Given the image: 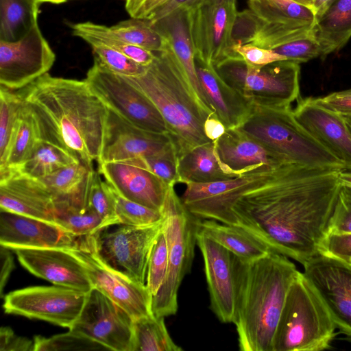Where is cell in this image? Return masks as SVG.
<instances>
[{
    "label": "cell",
    "mask_w": 351,
    "mask_h": 351,
    "mask_svg": "<svg viewBox=\"0 0 351 351\" xmlns=\"http://www.w3.org/2000/svg\"><path fill=\"white\" fill-rule=\"evenodd\" d=\"M98 171L125 198L162 211L169 186L151 171L128 160L99 164Z\"/></svg>",
    "instance_id": "obj_23"
},
{
    "label": "cell",
    "mask_w": 351,
    "mask_h": 351,
    "mask_svg": "<svg viewBox=\"0 0 351 351\" xmlns=\"http://www.w3.org/2000/svg\"><path fill=\"white\" fill-rule=\"evenodd\" d=\"M195 69L204 97L226 130L237 128L250 112L252 104L228 86L214 66L195 58Z\"/></svg>",
    "instance_id": "obj_26"
},
{
    "label": "cell",
    "mask_w": 351,
    "mask_h": 351,
    "mask_svg": "<svg viewBox=\"0 0 351 351\" xmlns=\"http://www.w3.org/2000/svg\"><path fill=\"white\" fill-rule=\"evenodd\" d=\"M20 264L34 276L54 285L88 293L93 287L81 262L62 248H16Z\"/></svg>",
    "instance_id": "obj_21"
},
{
    "label": "cell",
    "mask_w": 351,
    "mask_h": 351,
    "mask_svg": "<svg viewBox=\"0 0 351 351\" xmlns=\"http://www.w3.org/2000/svg\"><path fill=\"white\" fill-rule=\"evenodd\" d=\"M226 130L224 125L214 114L208 117L204 123V133L207 138L212 141L220 138Z\"/></svg>",
    "instance_id": "obj_56"
},
{
    "label": "cell",
    "mask_w": 351,
    "mask_h": 351,
    "mask_svg": "<svg viewBox=\"0 0 351 351\" xmlns=\"http://www.w3.org/2000/svg\"><path fill=\"white\" fill-rule=\"evenodd\" d=\"M298 271L289 257L274 251L250 262L233 254L232 323L241 350L273 351L287 293Z\"/></svg>",
    "instance_id": "obj_3"
},
{
    "label": "cell",
    "mask_w": 351,
    "mask_h": 351,
    "mask_svg": "<svg viewBox=\"0 0 351 351\" xmlns=\"http://www.w3.org/2000/svg\"><path fill=\"white\" fill-rule=\"evenodd\" d=\"M204 1L205 0H169L147 20L151 21L158 20L178 10H190Z\"/></svg>",
    "instance_id": "obj_54"
},
{
    "label": "cell",
    "mask_w": 351,
    "mask_h": 351,
    "mask_svg": "<svg viewBox=\"0 0 351 351\" xmlns=\"http://www.w3.org/2000/svg\"><path fill=\"white\" fill-rule=\"evenodd\" d=\"M86 182L76 195L54 199L55 223L77 237L91 235L105 228L101 218L88 205Z\"/></svg>",
    "instance_id": "obj_32"
},
{
    "label": "cell",
    "mask_w": 351,
    "mask_h": 351,
    "mask_svg": "<svg viewBox=\"0 0 351 351\" xmlns=\"http://www.w3.org/2000/svg\"><path fill=\"white\" fill-rule=\"evenodd\" d=\"M81 160L69 151L42 139L29 157L16 170L36 179Z\"/></svg>",
    "instance_id": "obj_36"
},
{
    "label": "cell",
    "mask_w": 351,
    "mask_h": 351,
    "mask_svg": "<svg viewBox=\"0 0 351 351\" xmlns=\"http://www.w3.org/2000/svg\"><path fill=\"white\" fill-rule=\"evenodd\" d=\"M11 250V249L1 245L0 295L1 298L3 297L4 287L7 284L11 272L14 269V258Z\"/></svg>",
    "instance_id": "obj_55"
},
{
    "label": "cell",
    "mask_w": 351,
    "mask_h": 351,
    "mask_svg": "<svg viewBox=\"0 0 351 351\" xmlns=\"http://www.w3.org/2000/svg\"><path fill=\"white\" fill-rule=\"evenodd\" d=\"M162 221L143 227L117 224L113 229L106 227L89 236L96 253L106 265L146 285L150 252Z\"/></svg>",
    "instance_id": "obj_10"
},
{
    "label": "cell",
    "mask_w": 351,
    "mask_h": 351,
    "mask_svg": "<svg viewBox=\"0 0 351 351\" xmlns=\"http://www.w3.org/2000/svg\"><path fill=\"white\" fill-rule=\"evenodd\" d=\"M19 92L33 112L42 139L93 166L99 161L109 109L86 80L53 77L48 73Z\"/></svg>",
    "instance_id": "obj_2"
},
{
    "label": "cell",
    "mask_w": 351,
    "mask_h": 351,
    "mask_svg": "<svg viewBox=\"0 0 351 351\" xmlns=\"http://www.w3.org/2000/svg\"><path fill=\"white\" fill-rule=\"evenodd\" d=\"M56 54L36 24L18 40H0V84L11 90L24 88L48 73Z\"/></svg>",
    "instance_id": "obj_16"
},
{
    "label": "cell",
    "mask_w": 351,
    "mask_h": 351,
    "mask_svg": "<svg viewBox=\"0 0 351 351\" xmlns=\"http://www.w3.org/2000/svg\"><path fill=\"white\" fill-rule=\"evenodd\" d=\"M162 212L169 256L166 278L152 296V312L158 317L172 315L178 311V289L191 269L199 219L185 208L174 186L168 188Z\"/></svg>",
    "instance_id": "obj_7"
},
{
    "label": "cell",
    "mask_w": 351,
    "mask_h": 351,
    "mask_svg": "<svg viewBox=\"0 0 351 351\" xmlns=\"http://www.w3.org/2000/svg\"><path fill=\"white\" fill-rule=\"evenodd\" d=\"M341 93L351 95V88L340 91Z\"/></svg>",
    "instance_id": "obj_62"
},
{
    "label": "cell",
    "mask_w": 351,
    "mask_h": 351,
    "mask_svg": "<svg viewBox=\"0 0 351 351\" xmlns=\"http://www.w3.org/2000/svg\"><path fill=\"white\" fill-rule=\"evenodd\" d=\"M307 1L308 2L309 5H310V1L311 0H307ZM311 6V5H310Z\"/></svg>",
    "instance_id": "obj_63"
},
{
    "label": "cell",
    "mask_w": 351,
    "mask_h": 351,
    "mask_svg": "<svg viewBox=\"0 0 351 351\" xmlns=\"http://www.w3.org/2000/svg\"><path fill=\"white\" fill-rule=\"evenodd\" d=\"M189 11L195 58L215 66L230 55L237 0H205Z\"/></svg>",
    "instance_id": "obj_15"
},
{
    "label": "cell",
    "mask_w": 351,
    "mask_h": 351,
    "mask_svg": "<svg viewBox=\"0 0 351 351\" xmlns=\"http://www.w3.org/2000/svg\"><path fill=\"white\" fill-rule=\"evenodd\" d=\"M332 0H311L310 5L315 16L321 13Z\"/></svg>",
    "instance_id": "obj_57"
},
{
    "label": "cell",
    "mask_w": 351,
    "mask_h": 351,
    "mask_svg": "<svg viewBox=\"0 0 351 351\" xmlns=\"http://www.w3.org/2000/svg\"><path fill=\"white\" fill-rule=\"evenodd\" d=\"M303 267L337 328L351 342V263L318 252Z\"/></svg>",
    "instance_id": "obj_17"
},
{
    "label": "cell",
    "mask_w": 351,
    "mask_h": 351,
    "mask_svg": "<svg viewBox=\"0 0 351 351\" xmlns=\"http://www.w3.org/2000/svg\"><path fill=\"white\" fill-rule=\"evenodd\" d=\"M287 164L346 170V166L297 121L291 107L253 104L237 127Z\"/></svg>",
    "instance_id": "obj_5"
},
{
    "label": "cell",
    "mask_w": 351,
    "mask_h": 351,
    "mask_svg": "<svg viewBox=\"0 0 351 351\" xmlns=\"http://www.w3.org/2000/svg\"><path fill=\"white\" fill-rule=\"evenodd\" d=\"M36 3L41 4L43 3H49L53 4H60L66 2L69 0H31Z\"/></svg>",
    "instance_id": "obj_59"
},
{
    "label": "cell",
    "mask_w": 351,
    "mask_h": 351,
    "mask_svg": "<svg viewBox=\"0 0 351 351\" xmlns=\"http://www.w3.org/2000/svg\"><path fill=\"white\" fill-rule=\"evenodd\" d=\"M0 351H34V340L16 335L8 326L0 329Z\"/></svg>",
    "instance_id": "obj_52"
},
{
    "label": "cell",
    "mask_w": 351,
    "mask_h": 351,
    "mask_svg": "<svg viewBox=\"0 0 351 351\" xmlns=\"http://www.w3.org/2000/svg\"><path fill=\"white\" fill-rule=\"evenodd\" d=\"M41 140L40 129L35 116L23 101L5 167L0 171V176L9 171L17 170L29 157Z\"/></svg>",
    "instance_id": "obj_34"
},
{
    "label": "cell",
    "mask_w": 351,
    "mask_h": 351,
    "mask_svg": "<svg viewBox=\"0 0 351 351\" xmlns=\"http://www.w3.org/2000/svg\"><path fill=\"white\" fill-rule=\"evenodd\" d=\"M342 170L287 164L266 184L243 194L232 210L271 250L302 265L319 252L341 188Z\"/></svg>",
    "instance_id": "obj_1"
},
{
    "label": "cell",
    "mask_w": 351,
    "mask_h": 351,
    "mask_svg": "<svg viewBox=\"0 0 351 351\" xmlns=\"http://www.w3.org/2000/svg\"><path fill=\"white\" fill-rule=\"evenodd\" d=\"M92 351L108 350L106 348L77 332L69 329L65 333L50 337H34V351Z\"/></svg>",
    "instance_id": "obj_43"
},
{
    "label": "cell",
    "mask_w": 351,
    "mask_h": 351,
    "mask_svg": "<svg viewBox=\"0 0 351 351\" xmlns=\"http://www.w3.org/2000/svg\"><path fill=\"white\" fill-rule=\"evenodd\" d=\"M198 229L243 261L263 257L271 250L266 245L239 226L213 219H199Z\"/></svg>",
    "instance_id": "obj_31"
},
{
    "label": "cell",
    "mask_w": 351,
    "mask_h": 351,
    "mask_svg": "<svg viewBox=\"0 0 351 351\" xmlns=\"http://www.w3.org/2000/svg\"><path fill=\"white\" fill-rule=\"evenodd\" d=\"M23 100L21 95L1 86L0 171L3 170Z\"/></svg>",
    "instance_id": "obj_40"
},
{
    "label": "cell",
    "mask_w": 351,
    "mask_h": 351,
    "mask_svg": "<svg viewBox=\"0 0 351 351\" xmlns=\"http://www.w3.org/2000/svg\"><path fill=\"white\" fill-rule=\"evenodd\" d=\"M293 112L299 124L351 171V132L344 117L313 97L299 99Z\"/></svg>",
    "instance_id": "obj_22"
},
{
    "label": "cell",
    "mask_w": 351,
    "mask_h": 351,
    "mask_svg": "<svg viewBox=\"0 0 351 351\" xmlns=\"http://www.w3.org/2000/svg\"><path fill=\"white\" fill-rule=\"evenodd\" d=\"M179 183H206L237 177L219 160L215 143L198 146L178 160Z\"/></svg>",
    "instance_id": "obj_30"
},
{
    "label": "cell",
    "mask_w": 351,
    "mask_h": 351,
    "mask_svg": "<svg viewBox=\"0 0 351 351\" xmlns=\"http://www.w3.org/2000/svg\"><path fill=\"white\" fill-rule=\"evenodd\" d=\"M125 77L159 110L176 149L177 160L212 141L204 133V123L213 114L195 97L169 44L165 50L155 52L153 62L143 74Z\"/></svg>",
    "instance_id": "obj_4"
},
{
    "label": "cell",
    "mask_w": 351,
    "mask_h": 351,
    "mask_svg": "<svg viewBox=\"0 0 351 351\" xmlns=\"http://www.w3.org/2000/svg\"><path fill=\"white\" fill-rule=\"evenodd\" d=\"M86 196L88 205L101 218L105 228L119 224L115 213L112 187L102 180L100 173L93 167L86 179Z\"/></svg>",
    "instance_id": "obj_39"
},
{
    "label": "cell",
    "mask_w": 351,
    "mask_h": 351,
    "mask_svg": "<svg viewBox=\"0 0 351 351\" xmlns=\"http://www.w3.org/2000/svg\"><path fill=\"white\" fill-rule=\"evenodd\" d=\"M73 36L90 45L100 44L125 55L136 62L147 66L155 58V52L130 45L112 32L110 27L86 21L71 25Z\"/></svg>",
    "instance_id": "obj_33"
},
{
    "label": "cell",
    "mask_w": 351,
    "mask_h": 351,
    "mask_svg": "<svg viewBox=\"0 0 351 351\" xmlns=\"http://www.w3.org/2000/svg\"><path fill=\"white\" fill-rule=\"evenodd\" d=\"M298 3H302V4H305V5H308L310 6L308 2L307 1V0H294Z\"/></svg>",
    "instance_id": "obj_61"
},
{
    "label": "cell",
    "mask_w": 351,
    "mask_h": 351,
    "mask_svg": "<svg viewBox=\"0 0 351 351\" xmlns=\"http://www.w3.org/2000/svg\"><path fill=\"white\" fill-rule=\"evenodd\" d=\"M87 293L58 285L29 287L6 294L3 308L8 314L70 328L81 313Z\"/></svg>",
    "instance_id": "obj_13"
},
{
    "label": "cell",
    "mask_w": 351,
    "mask_h": 351,
    "mask_svg": "<svg viewBox=\"0 0 351 351\" xmlns=\"http://www.w3.org/2000/svg\"><path fill=\"white\" fill-rule=\"evenodd\" d=\"M69 250L81 262L93 288L124 309L134 320L153 315L152 295L147 285L136 282L106 265L97 255L90 236L80 237Z\"/></svg>",
    "instance_id": "obj_12"
},
{
    "label": "cell",
    "mask_w": 351,
    "mask_h": 351,
    "mask_svg": "<svg viewBox=\"0 0 351 351\" xmlns=\"http://www.w3.org/2000/svg\"><path fill=\"white\" fill-rule=\"evenodd\" d=\"M314 99L318 104L343 117L351 116V95L338 91Z\"/></svg>",
    "instance_id": "obj_53"
},
{
    "label": "cell",
    "mask_w": 351,
    "mask_h": 351,
    "mask_svg": "<svg viewBox=\"0 0 351 351\" xmlns=\"http://www.w3.org/2000/svg\"><path fill=\"white\" fill-rule=\"evenodd\" d=\"M196 243L203 257L210 309L223 323H232L234 312L233 254L197 229Z\"/></svg>",
    "instance_id": "obj_19"
},
{
    "label": "cell",
    "mask_w": 351,
    "mask_h": 351,
    "mask_svg": "<svg viewBox=\"0 0 351 351\" xmlns=\"http://www.w3.org/2000/svg\"><path fill=\"white\" fill-rule=\"evenodd\" d=\"M213 142L221 162L237 176L262 167L277 169L287 165L278 156L237 128L227 129Z\"/></svg>",
    "instance_id": "obj_25"
},
{
    "label": "cell",
    "mask_w": 351,
    "mask_h": 351,
    "mask_svg": "<svg viewBox=\"0 0 351 351\" xmlns=\"http://www.w3.org/2000/svg\"><path fill=\"white\" fill-rule=\"evenodd\" d=\"M319 253L351 263V233L326 234L319 244Z\"/></svg>",
    "instance_id": "obj_50"
},
{
    "label": "cell",
    "mask_w": 351,
    "mask_h": 351,
    "mask_svg": "<svg viewBox=\"0 0 351 351\" xmlns=\"http://www.w3.org/2000/svg\"><path fill=\"white\" fill-rule=\"evenodd\" d=\"M232 56L241 57L247 64L255 67H262L276 61L287 60L271 49H264L252 43L232 45L229 56Z\"/></svg>",
    "instance_id": "obj_49"
},
{
    "label": "cell",
    "mask_w": 351,
    "mask_h": 351,
    "mask_svg": "<svg viewBox=\"0 0 351 351\" xmlns=\"http://www.w3.org/2000/svg\"><path fill=\"white\" fill-rule=\"evenodd\" d=\"M214 67L228 86L253 104L290 107L299 97L300 67L295 62L284 60L255 67L232 56Z\"/></svg>",
    "instance_id": "obj_8"
},
{
    "label": "cell",
    "mask_w": 351,
    "mask_h": 351,
    "mask_svg": "<svg viewBox=\"0 0 351 351\" xmlns=\"http://www.w3.org/2000/svg\"><path fill=\"white\" fill-rule=\"evenodd\" d=\"M90 46L94 61L111 73L124 77H136L146 71L147 66L136 62L118 51L100 44Z\"/></svg>",
    "instance_id": "obj_44"
},
{
    "label": "cell",
    "mask_w": 351,
    "mask_h": 351,
    "mask_svg": "<svg viewBox=\"0 0 351 351\" xmlns=\"http://www.w3.org/2000/svg\"><path fill=\"white\" fill-rule=\"evenodd\" d=\"M128 160L151 171L168 186H174L179 182L178 160L175 154L132 158Z\"/></svg>",
    "instance_id": "obj_47"
},
{
    "label": "cell",
    "mask_w": 351,
    "mask_h": 351,
    "mask_svg": "<svg viewBox=\"0 0 351 351\" xmlns=\"http://www.w3.org/2000/svg\"><path fill=\"white\" fill-rule=\"evenodd\" d=\"M282 166L277 169L262 167L225 180L186 182L181 202L185 208L198 219H213L238 226L239 221L232 210L234 204L243 194L273 180Z\"/></svg>",
    "instance_id": "obj_9"
},
{
    "label": "cell",
    "mask_w": 351,
    "mask_h": 351,
    "mask_svg": "<svg viewBox=\"0 0 351 351\" xmlns=\"http://www.w3.org/2000/svg\"><path fill=\"white\" fill-rule=\"evenodd\" d=\"M311 34L325 57L340 51L351 38V0H332L315 16Z\"/></svg>",
    "instance_id": "obj_29"
},
{
    "label": "cell",
    "mask_w": 351,
    "mask_h": 351,
    "mask_svg": "<svg viewBox=\"0 0 351 351\" xmlns=\"http://www.w3.org/2000/svg\"><path fill=\"white\" fill-rule=\"evenodd\" d=\"M0 208L55 223L52 194L40 180L16 170L0 176Z\"/></svg>",
    "instance_id": "obj_24"
},
{
    "label": "cell",
    "mask_w": 351,
    "mask_h": 351,
    "mask_svg": "<svg viewBox=\"0 0 351 351\" xmlns=\"http://www.w3.org/2000/svg\"><path fill=\"white\" fill-rule=\"evenodd\" d=\"M79 238L60 226L45 220L1 210L0 244L16 248L72 249Z\"/></svg>",
    "instance_id": "obj_20"
},
{
    "label": "cell",
    "mask_w": 351,
    "mask_h": 351,
    "mask_svg": "<svg viewBox=\"0 0 351 351\" xmlns=\"http://www.w3.org/2000/svg\"><path fill=\"white\" fill-rule=\"evenodd\" d=\"M271 50L298 64L325 58L322 46L311 34L281 44Z\"/></svg>",
    "instance_id": "obj_46"
},
{
    "label": "cell",
    "mask_w": 351,
    "mask_h": 351,
    "mask_svg": "<svg viewBox=\"0 0 351 351\" xmlns=\"http://www.w3.org/2000/svg\"><path fill=\"white\" fill-rule=\"evenodd\" d=\"M351 233V187L341 185L326 234Z\"/></svg>",
    "instance_id": "obj_48"
},
{
    "label": "cell",
    "mask_w": 351,
    "mask_h": 351,
    "mask_svg": "<svg viewBox=\"0 0 351 351\" xmlns=\"http://www.w3.org/2000/svg\"><path fill=\"white\" fill-rule=\"evenodd\" d=\"M339 180L341 185H346L351 187V171H340L339 173Z\"/></svg>",
    "instance_id": "obj_58"
},
{
    "label": "cell",
    "mask_w": 351,
    "mask_h": 351,
    "mask_svg": "<svg viewBox=\"0 0 351 351\" xmlns=\"http://www.w3.org/2000/svg\"><path fill=\"white\" fill-rule=\"evenodd\" d=\"M110 30L124 42L152 51L167 49L169 42L147 19L132 18L110 27Z\"/></svg>",
    "instance_id": "obj_38"
},
{
    "label": "cell",
    "mask_w": 351,
    "mask_h": 351,
    "mask_svg": "<svg viewBox=\"0 0 351 351\" xmlns=\"http://www.w3.org/2000/svg\"><path fill=\"white\" fill-rule=\"evenodd\" d=\"M248 6L265 23L285 28L298 37L311 34L315 21L311 7L294 0H248Z\"/></svg>",
    "instance_id": "obj_28"
},
{
    "label": "cell",
    "mask_w": 351,
    "mask_h": 351,
    "mask_svg": "<svg viewBox=\"0 0 351 351\" xmlns=\"http://www.w3.org/2000/svg\"><path fill=\"white\" fill-rule=\"evenodd\" d=\"M165 317L154 314L134 322V351H181L165 324Z\"/></svg>",
    "instance_id": "obj_37"
},
{
    "label": "cell",
    "mask_w": 351,
    "mask_h": 351,
    "mask_svg": "<svg viewBox=\"0 0 351 351\" xmlns=\"http://www.w3.org/2000/svg\"><path fill=\"white\" fill-rule=\"evenodd\" d=\"M91 167L80 161L59 169L40 180L54 199L71 197L82 189Z\"/></svg>",
    "instance_id": "obj_41"
},
{
    "label": "cell",
    "mask_w": 351,
    "mask_h": 351,
    "mask_svg": "<svg viewBox=\"0 0 351 351\" xmlns=\"http://www.w3.org/2000/svg\"><path fill=\"white\" fill-rule=\"evenodd\" d=\"M170 154L176 155L169 135L139 128L109 109L106 136L98 164Z\"/></svg>",
    "instance_id": "obj_18"
},
{
    "label": "cell",
    "mask_w": 351,
    "mask_h": 351,
    "mask_svg": "<svg viewBox=\"0 0 351 351\" xmlns=\"http://www.w3.org/2000/svg\"><path fill=\"white\" fill-rule=\"evenodd\" d=\"M115 213L119 224L143 227L163 220L162 211L154 210L125 198L112 187Z\"/></svg>",
    "instance_id": "obj_42"
},
{
    "label": "cell",
    "mask_w": 351,
    "mask_h": 351,
    "mask_svg": "<svg viewBox=\"0 0 351 351\" xmlns=\"http://www.w3.org/2000/svg\"><path fill=\"white\" fill-rule=\"evenodd\" d=\"M134 319L121 306L93 288L69 330L81 333L108 350L134 351Z\"/></svg>",
    "instance_id": "obj_14"
},
{
    "label": "cell",
    "mask_w": 351,
    "mask_h": 351,
    "mask_svg": "<svg viewBox=\"0 0 351 351\" xmlns=\"http://www.w3.org/2000/svg\"><path fill=\"white\" fill-rule=\"evenodd\" d=\"M336 329L319 294L299 271L287 293L273 339V351L330 349Z\"/></svg>",
    "instance_id": "obj_6"
},
{
    "label": "cell",
    "mask_w": 351,
    "mask_h": 351,
    "mask_svg": "<svg viewBox=\"0 0 351 351\" xmlns=\"http://www.w3.org/2000/svg\"><path fill=\"white\" fill-rule=\"evenodd\" d=\"M85 80L107 107L127 121L149 132L169 135L155 105L125 77L108 71L94 61Z\"/></svg>",
    "instance_id": "obj_11"
},
{
    "label": "cell",
    "mask_w": 351,
    "mask_h": 351,
    "mask_svg": "<svg viewBox=\"0 0 351 351\" xmlns=\"http://www.w3.org/2000/svg\"><path fill=\"white\" fill-rule=\"evenodd\" d=\"M40 4L31 0H0V40L12 42L38 23Z\"/></svg>",
    "instance_id": "obj_35"
},
{
    "label": "cell",
    "mask_w": 351,
    "mask_h": 351,
    "mask_svg": "<svg viewBox=\"0 0 351 351\" xmlns=\"http://www.w3.org/2000/svg\"><path fill=\"white\" fill-rule=\"evenodd\" d=\"M169 0H125V8L130 17L149 19Z\"/></svg>",
    "instance_id": "obj_51"
},
{
    "label": "cell",
    "mask_w": 351,
    "mask_h": 351,
    "mask_svg": "<svg viewBox=\"0 0 351 351\" xmlns=\"http://www.w3.org/2000/svg\"><path fill=\"white\" fill-rule=\"evenodd\" d=\"M168 256L167 241L162 226L152 245L147 265L146 285L152 295L158 292L166 278Z\"/></svg>",
    "instance_id": "obj_45"
},
{
    "label": "cell",
    "mask_w": 351,
    "mask_h": 351,
    "mask_svg": "<svg viewBox=\"0 0 351 351\" xmlns=\"http://www.w3.org/2000/svg\"><path fill=\"white\" fill-rule=\"evenodd\" d=\"M345 121L346 122L347 125L348 126L350 132H351V116L344 117Z\"/></svg>",
    "instance_id": "obj_60"
},
{
    "label": "cell",
    "mask_w": 351,
    "mask_h": 351,
    "mask_svg": "<svg viewBox=\"0 0 351 351\" xmlns=\"http://www.w3.org/2000/svg\"><path fill=\"white\" fill-rule=\"evenodd\" d=\"M149 22L168 40L199 103L210 114H214L204 97L196 73L195 51L191 34L189 11L178 10Z\"/></svg>",
    "instance_id": "obj_27"
}]
</instances>
